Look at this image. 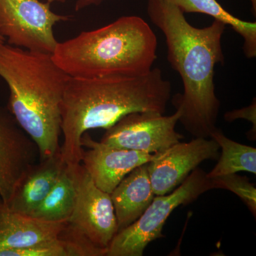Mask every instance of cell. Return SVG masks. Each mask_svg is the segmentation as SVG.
Instances as JSON below:
<instances>
[{
	"mask_svg": "<svg viewBox=\"0 0 256 256\" xmlns=\"http://www.w3.org/2000/svg\"><path fill=\"white\" fill-rule=\"evenodd\" d=\"M146 11L164 34L168 60L182 80L183 94L172 100L181 112L178 122L194 138H210L220 111L214 74L216 65L224 64L222 38L226 25L214 20L210 26L195 28L178 6L165 0H148Z\"/></svg>",
	"mask_w": 256,
	"mask_h": 256,
	"instance_id": "1",
	"label": "cell"
},
{
	"mask_svg": "<svg viewBox=\"0 0 256 256\" xmlns=\"http://www.w3.org/2000/svg\"><path fill=\"white\" fill-rule=\"evenodd\" d=\"M171 92L158 67L138 76H70L60 104L64 163L69 169L82 164V138L89 130L108 129L131 112L164 114Z\"/></svg>",
	"mask_w": 256,
	"mask_h": 256,
	"instance_id": "2",
	"label": "cell"
},
{
	"mask_svg": "<svg viewBox=\"0 0 256 256\" xmlns=\"http://www.w3.org/2000/svg\"><path fill=\"white\" fill-rule=\"evenodd\" d=\"M0 77L10 88L8 110L36 144L40 160L60 152V104L70 76L52 54L0 42Z\"/></svg>",
	"mask_w": 256,
	"mask_h": 256,
	"instance_id": "3",
	"label": "cell"
},
{
	"mask_svg": "<svg viewBox=\"0 0 256 256\" xmlns=\"http://www.w3.org/2000/svg\"><path fill=\"white\" fill-rule=\"evenodd\" d=\"M158 38L138 16H124L102 28L58 42L52 58L74 78L138 76L152 68Z\"/></svg>",
	"mask_w": 256,
	"mask_h": 256,
	"instance_id": "4",
	"label": "cell"
},
{
	"mask_svg": "<svg viewBox=\"0 0 256 256\" xmlns=\"http://www.w3.org/2000/svg\"><path fill=\"white\" fill-rule=\"evenodd\" d=\"M69 170L75 182L76 196L73 213L60 236L80 246L89 256H106L111 240L118 232L110 194L96 186L82 164Z\"/></svg>",
	"mask_w": 256,
	"mask_h": 256,
	"instance_id": "5",
	"label": "cell"
},
{
	"mask_svg": "<svg viewBox=\"0 0 256 256\" xmlns=\"http://www.w3.org/2000/svg\"><path fill=\"white\" fill-rule=\"evenodd\" d=\"M210 190H214L212 180L206 172L197 168L172 192L154 196L138 220L119 230L111 240L106 256H142L150 242L164 236L163 228L174 210L196 201Z\"/></svg>",
	"mask_w": 256,
	"mask_h": 256,
	"instance_id": "6",
	"label": "cell"
},
{
	"mask_svg": "<svg viewBox=\"0 0 256 256\" xmlns=\"http://www.w3.org/2000/svg\"><path fill=\"white\" fill-rule=\"evenodd\" d=\"M50 5L40 0H0V36L12 46L52 54L58 43L54 26L70 18L56 14Z\"/></svg>",
	"mask_w": 256,
	"mask_h": 256,
	"instance_id": "7",
	"label": "cell"
},
{
	"mask_svg": "<svg viewBox=\"0 0 256 256\" xmlns=\"http://www.w3.org/2000/svg\"><path fill=\"white\" fill-rule=\"evenodd\" d=\"M181 112L165 116L156 112H131L106 130L100 142L118 148L156 154L180 142L176 132Z\"/></svg>",
	"mask_w": 256,
	"mask_h": 256,
	"instance_id": "8",
	"label": "cell"
},
{
	"mask_svg": "<svg viewBox=\"0 0 256 256\" xmlns=\"http://www.w3.org/2000/svg\"><path fill=\"white\" fill-rule=\"evenodd\" d=\"M220 149L212 138H195L190 142H178L156 153V158L148 163L154 195L172 192L203 162L218 159Z\"/></svg>",
	"mask_w": 256,
	"mask_h": 256,
	"instance_id": "9",
	"label": "cell"
},
{
	"mask_svg": "<svg viewBox=\"0 0 256 256\" xmlns=\"http://www.w3.org/2000/svg\"><path fill=\"white\" fill-rule=\"evenodd\" d=\"M36 144L8 108L0 106V197L10 201L23 175L36 163Z\"/></svg>",
	"mask_w": 256,
	"mask_h": 256,
	"instance_id": "10",
	"label": "cell"
},
{
	"mask_svg": "<svg viewBox=\"0 0 256 256\" xmlns=\"http://www.w3.org/2000/svg\"><path fill=\"white\" fill-rule=\"evenodd\" d=\"M82 144L88 148L84 150L82 164L96 186L109 194L126 175L156 156L97 142L86 132L82 134Z\"/></svg>",
	"mask_w": 256,
	"mask_h": 256,
	"instance_id": "11",
	"label": "cell"
},
{
	"mask_svg": "<svg viewBox=\"0 0 256 256\" xmlns=\"http://www.w3.org/2000/svg\"><path fill=\"white\" fill-rule=\"evenodd\" d=\"M66 222H46L16 213L0 197V254L54 240Z\"/></svg>",
	"mask_w": 256,
	"mask_h": 256,
	"instance_id": "12",
	"label": "cell"
},
{
	"mask_svg": "<svg viewBox=\"0 0 256 256\" xmlns=\"http://www.w3.org/2000/svg\"><path fill=\"white\" fill-rule=\"evenodd\" d=\"M65 165L60 152L40 160L23 175L6 204L13 212L30 215L54 186Z\"/></svg>",
	"mask_w": 256,
	"mask_h": 256,
	"instance_id": "13",
	"label": "cell"
},
{
	"mask_svg": "<svg viewBox=\"0 0 256 256\" xmlns=\"http://www.w3.org/2000/svg\"><path fill=\"white\" fill-rule=\"evenodd\" d=\"M154 196L148 163L126 175L110 194L118 232L138 220L150 205Z\"/></svg>",
	"mask_w": 256,
	"mask_h": 256,
	"instance_id": "14",
	"label": "cell"
},
{
	"mask_svg": "<svg viewBox=\"0 0 256 256\" xmlns=\"http://www.w3.org/2000/svg\"><path fill=\"white\" fill-rule=\"evenodd\" d=\"M184 13L208 15L228 25L244 38V54L248 58L256 57V23L244 21L226 11L217 0H165Z\"/></svg>",
	"mask_w": 256,
	"mask_h": 256,
	"instance_id": "15",
	"label": "cell"
},
{
	"mask_svg": "<svg viewBox=\"0 0 256 256\" xmlns=\"http://www.w3.org/2000/svg\"><path fill=\"white\" fill-rule=\"evenodd\" d=\"M76 196L73 174L65 165L50 193L28 216L46 222L68 220L73 213Z\"/></svg>",
	"mask_w": 256,
	"mask_h": 256,
	"instance_id": "16",
	"label": "cell"
},
{
	"mask_svg": "<svg viewBox=\"0 0 256 256\" xmlns=\"http://www.w3.org/2000/svg\"><path fill=\"white\" fill-rule=\"evenodd\" d=\"M210 138L218 143L222 150L218 163L212 171L206 173L208 178L239 172L256 174V149L254 146L240 144L227 138L222 130L216 128Z\"/></svg>",
	"mask_w": 256,
	"mask_h": 256,
	"instance_id": "17",
	"label": "cell"
},
{
	"mask_svg": "<svg viewBox=\"0 0 256 256\" xmlns=\"http://www.w3.org/2000/svg\"><path fill=\"white\" fill-rule=\"evenodd\" d=\"M0 256H88L84 248L70 240L58 238L18 250H6Z\"/></svg>",
	"mask_w": 256,
	"mask_h": 256,
	"instance_id": "18",
	"label": "cell"
},
{
	"mask_svg": "<svg viewBox=\"0 0 256 256\" xmlns=\"http://www.w3.org/2000/svg\"><path fill=\"white\" fill-rule=\"evenodd\" d=\"M214 190L222 188L233 192L246 205L248 208L256 217V188L246 176L229 174L210 178Z\"/></svg>",
	"mask_w": 256,
	"mask_h": 256,
	"instance_id": "19",
	"label": "cell"
},
{
	"mask_svg": "<svg viewBox=\"0 0 256 256\" xmlns=\"http://www.w3.org/2000/svg\"><path fill=\"white\" fill-rule=\"evenodd\" d=\"M224 120L226 122H232L238 119L247 120L249 122L252 124V129L248 132V138L252 139V140H256V98H254L252 104L248 107L244 108L238 109L228 111L224 114Z\"/></svg>",
	"mask_w": 256,
	"mask_h": 256,
	"instance_id": "20",
	"label": "cell"
},
{
	"mask_svg": "<svg viewBox=\"0 0 256 256\" xmlns=\"http://www.w3.org/2000/svg\"><path fill=\"white\" fill-rule=\"evenodd\" d=\"M104 0H78L76 4L75 10L76 11H79L84 8H87V6H90V5H98L100 4ZM47 2L52 3L54 2H60L64 3L66 0H46Z\"/></svg>",
	"mask_w": 256,
	"mask_h": 256,
	"instance_id": "21",
	"label": "cell"
},
{
	"mask_svg": "<svg viewBox=\"0 0 256 256\" xmlns=\"http://www.w3.org/2000/svg\"><path fill=\"white\" fill-rule=\"evenodd\" d=\"M250 2H252V14H254V16H256V0H250Z\"/></svg>",
	"mask_w": 256,
	"mask_h": 256,
	"instance_id": "22",
	"label": "cell"
},
{
	"mask_svg": "<svg viewBox=\"0 0 256 256\" xmlns=\"http://www.w3.org/2000/svg\"><path fill=\"white\" fill-rule=\"evenodd\" d=\"M5 41H6V40H5V38H4V37L0 36V42H2V43H3V42H4Z\"/></svg>",
	"mask_w": 256,
	"mask_h": 256,
	"instance_id": "23",
	"label": "cell"
}]
</instances>
